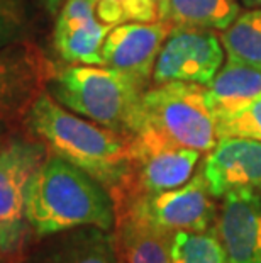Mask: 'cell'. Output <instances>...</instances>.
Segmentation results:
<instances>
[{
	"instance_id": "obj_6",
	"label": "cell",
	"mask_w": 261,
	"mask_h": 263,
	"mask_svg": "<svg viewBox=\"0 0 261 263\" xmlns=\"http://www.w3.org/2000/svg\"><path fill=\"white\" fill-rule=\"evenodd\" d=\"M129 151V178L121 194L112 199L114 204L183 185L192 178L197 161L200 160V151L176 146L146 129L131 136Z\"/></svg>"
},
{
	"instance_id": "obj_23",
	"label": "cell",
	"mask_w": 261,
	"mask_h": 263,
	"mask_svg": "<svg viewBox=\"0 0 261 263\" xmlns=\"http://www.w3.org/2000/svg\"><path fill=\"white\" fill-rule=\"evenodd\" d=\"M37 2L43 5V9L46 10L49 15H56L66 0H37Z\"/></svg>"
},
{
	"instance_id": "obj_5",
	"label": "cell",
	"mask_w": 261,
	"mask_h": 263,
	"mask_svg": "<svg viewBox=\"0 0 261 263\" xmlns=\"http://www.w3.org/2000/svg\"><path fill=\"white\" fill-rule=\"evenodd\" d=\"M49 153L32 134L7 136L0 148V250L17 255L31 234L26 219L27 187Z\"/></svg>"
},
{
	"instance_id": "obj_9",
	"label": "cell",
	"mask_w": 261,
	"mask_h": 263,
	"mask_svg": "<svg viewBox=\"0 0 261 263\" xmlns=\"http://www.w3.org/2000/svg\"><path fill=\"white\" fill-rule=\"evenodd\" d=\"M54 66L31 41L0 48V121L24 117Z\"/></svg>"
},
{
	"instance_id": "obj_27",
	"label": "cell",
	"mask_w": 261,
	"mask_h": 263,
	"mask_svg": "<svg viewBox=\"0 0 261 263\" xmlns=\"http://www.w3.org/2000/svg\"><path fill=\"white\" fill-rule=\"evenodd\" d=\"M2 255H4V253H2V250H0V258H2Z\"/></svg>"
},
{
	"instance_id": "obj_22",
	"label": "cell",
	"mask_w": 261,
	"mask_h": 263,
	"mask_svg": "<svg viewBox=\"0 0 261 263\" xmlns=\"http://www.w3.org/2000/svg\"><path fill=\"white\" fill-rule=\"evenodd\" d=\"M217 136L220 138H251L261 141V97L253 100L246 109L231 119L217 122Z\"/></svg>"
},
{
	"instance_id": "obj_20",
	"label": "cell",
	"mask_w": 261,
	"mask_h": 263,
	"mask_svg": "<svg viewBox=\"0 0 261 263\" xmlns=\"http://www.w3.org/2000/svg\"><path fill=\"white\" fill-rule=\"evenodd\" d=\"M95 14L97 19L109 27L124 22L161 21L154 0H97Z\"/></svg>"
},
{
	"instance_id": "obj_2",
	"label": "cell",
	"mask_w": 261,
	"mask_h": 263,
	"mask_svg": "<svg viewBox=\"0 0 261 263\" xmlns=\"http://www.w3.org/2000/svg\"><path fill=\"white\" fill-rule=\"evenodd\" d=\"M26 219L37 239L83 226L114 231L115 205L101 182L48 153L27 187Z\"/></svg>"
},
{
	"instance_id": "obj_12",
	"label": "cell",
	"mask_w": 261,
	"mask_h": 263,
	"mask_svg": "<svg viewBox=\"0 0 261 263\" xmlns=\"http://www.w3.org/2000/svg\"><path fill=\"white\" fill-rule=\"evenodd\" d=\"M214 228L226 263H261V192L237 190L224 195Z\"/></svg>"
},
{
	"instance_id": "obj_16",
	"label": "cell",
	"mask_w": 261,
	"mask_h": 263,
	"mask_svg": "<svg viewBox=\"0 0 261 263\" xmlns=\"http://www.w3.org/2000/svg\"><path fill=\"white\" fill-rule=\"evenodd\" d=\"M114 231L124 263H170V241L173 234L126 211L115 212Z\"/></svg>"
},
{
	"instance_id": "obj_18",
	"label": "cell",
	"mask_w": 261,
	"mask_h": 263,
	"mask_svg": "<svg viewBox=\"0 0 261 263\" xmlns=\"http://www.w3.org/2000/svg\"><path fill=\"white\" fill-rule=\"evenodd\" d=\"M220 43L227 58L261 66V7L237 15L222 31Z\"/></svg>"
},
{
	"instance_id": "obj_19",
	"label": "cell",
	"mask_w": 261,
	"mask_h": 263,
	"mask_svg": "<svg viewBox=\"0 0 261 263\" xmlns=\"http://www.w3.org/2000/svg\"><path fill=\"white\" fill-rule=\"evenodd\" d=\"M170 263H226V251L215 228L176 231L170 241Z\"/></svg>"
},
{
	"instance_id": "obj_21",
	"label": "cell",
	"mask_w": 261,
	"mask_h": 263,
	"mask_svg": "<svg viewBox=\"0 0 261 263\" xmlns=\"http://www.w3.org/2000/svg\"><path fill=\"white\" fill-rule=\"evenodd\" d=\"M31 12L26 0H0V48L27 41Z\"/></svg>"
},
{
	"instance_id": "obj_4",
	"label": "cell",
	"mask_w": 261,
	"mask_h": 263,
	"mask_svg": "<svg viewBox=\"0 0 261 263\" xmlns=\"http://www.w3.org/2000/svg\"><path fill=\"white\" fill-rule=\"evenodd\" d=\"M141 129L200 153H209L219 141L217 119L210 110L207 87L198 83L168 82L146 88Z\"/></svg>"
},
{
	"instance_id": "obj_7",
	"label": "cell",
	"mask_w": 261,
	"mask_h": 263,
	"mask_svg": "<svg viewBox=\"0 0 261 263\" xmlns=\"http://www.w3.org/2000/svg\"><path fill=\"white\" fill-rule=\"evenodd\" d=\"M214 199L202 172H197L176 189L137 195L114 205L115 212H131L151 226L175 234L176 231H205L212 228L217 217Z\"/></svg>"
},
{
	"instance_id": "obj_14",
	"label": "cell",
	"mask_w": 261,
	"mask_h": 263,
	"mask_svg": "<svg viewBox=\"0 0 261 263\" xmlns=\"http://www.w3.org/2000/svg\"><path fill=\"white\" fill-rule=\"evenodd\" d=\"M122 260L115 231L83 226L39 239L26 263H122Z\"/></svg>"
},
{
	"instance_id": "obj_11",
	"label": "cell",
	"mask_w": 261,
	"mask_h": 263,
	"mask_svg": "<svg viewBox=\"0 0 261 263\" xmlns=\"http://www.w3.org/2000/svg\"><path fill=\"white\" fill-rule=\"evenodd\" d=\"M200 172L215 199L237 190L261 192V141L220 138L205 156Z\"/></svg>"
},
{
	"instance_id": "obj_8",
	"label": "cell",
	"mask_w": 261,
	"mask_h": 263,
	"mask_svg": "<svg viewBox=\"0 0 261 263\" xmlns=\"http://www.w3.org/2000/svg\"><path fill=\"white\" fill-rule=\"evenodd\" d=\"M224 46L214 29L173 27L161 46L153 85L187 82L209 85L224 61Z\"/></svg>"
},
{
	"instance_id": "obj_25",
	"label": "cell",
	"mask_w": 261,
	"mask_h": 263,
	"mask_svg": "<svg viewBox=\"0 0 261 263\" xmlns=\"http://www.w3.org/2000/svg\"><path fill=\"white\" fill-rule=\"evenodd\" d=\"M154 2H156L158 9H159V19H161V14H163V10H165L166 2H168V0H154Z\"/></svg>"
},
{
	"instance_id": "obj_3",
	"label": "cell",
	"mask_w": 261,
	"mask_h": 263,
	"mask_svg": "<svg viewBox=\"0 0 261 263\" xmlns=\"http://www.w3.org/2000/svg\"><path fill=\"white\" fill-rule=\"evenodd\" d=\"M146 88L134 77L110 66L68 63L53 68L44 90L71 112L134 136L143 124Z\"/></svg>"
},
{
	"instance_id": "obj_15",
	"label": "cell",
	"mask_w": 261,
	"mask_h": 263,
	"mask_svg": "<svg viewBox=\"0 0 261 263\" xmlns=\"http://www.w3.org/2000/svg\"><path fill=\"white\" fill-rule=\"evenodd\" d=\"M205 87L217 122L231 119L261 97V66L227 58V63Z\"/></svg>"
},
{
	"instance_id": "obj_24",
	"label": "cell",
	"mask_w": 261,
	"mask_h": 263,
	"mask_svg": "<svg viewBox=\"0 0 261 263\" xmlns=\"http://www.w3.org/2000/svg\"><path fill=\"white\" fill-rule=\"evenodd\" d=\"M243 5H246L248 9H259L261 7V0H241Z\"/></svg>"
},
{
	"instance_id": "obj_1",
	"label": "cell",
	"mask_w": 261,
	"mask_h": 263,
	"mask_svg": "<svg viewBox=\"0 0 261 263\" xmlns=\"http://www.w3.org/2000/svg\"><path fill=\"white\" fill-rule=\"evenodd\" d=\"M22 119L49 153L87 172L112 199L121 194L131 172V136L71 112L46 90L32 100Z\"/></svg>"
},
{
	"instance_id": "obj_10",
	"label": "cell",
	"mask_w": 261,
	"mask_h": 263,
	"mask_svg": "<svg viewBox=\"0 0 261 263\" xmlns=\"http://www.w3.org/2000/svg\"><path fill=\"white\" fill-rule=\"evenodd\" d=\"M171 29L166 21L124 22L110 27L102 44L104 65L124 71L149 87L161 46Z\"/></svg>"
},
{
	"instance_id": "obj_13",
	"label": "cell",
	"mask_w": 261,
	"mask_h": 263,
	"mask_svg": "<svg viewBox=\"0 0 261 263\" xmlns=\"http://www.w3.org/2000/svg\"><path fill=\"white\" fill-rule=\"evenodd\" d=\"M97 0H66L56 14L53 44L70 65H104L102 44L110 31L97 19Z\"/></svg>"
},
{
	"instance_id": "obj_17",
	"label": "cell",
	"mask_w": 261,
	"mask_h": 263,
	"mask_svg": "<svg viewBox=\"0 0 261 263\" xmlns=\"http://www.w3.org/2000/svg\"><path fill=\"white\" fill-rule=\"evenodd\" d=\"M239 15L237 0H168L161 21L171 27L227 29Z\"/></svg>"
},
{
	"instance_id": "obj_26",
	"label": "cell",
	"mask_w": 261,
	"mask_h": 263,
	"mask_svg": "<svg viewBox=\"0 0 261 263\" xmlns=\"http://www.w3.org/2000/svg\"><path fill=\"white\" fill-rule=\"evenodd\" d=\"M5 127H4V122L0 121V148H2V144H4V141H5Z\"/></svg>"
}]
</instances>
